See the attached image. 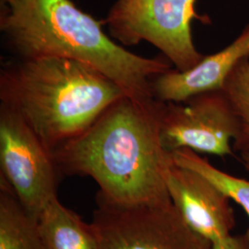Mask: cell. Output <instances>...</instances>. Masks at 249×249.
<instances>
[{
	"label": "cell",
	"mask_w": 249,
	"mask_h": 249,
	"mask_svg": "<svg viewBox=\"0 0 249 249\" xmlns=\"http://www.w3.org/2000/svg\"><path fill=\"white\" fill-rule=\"evenodd\" d=\"M164 102L124 95L87 131L52 152L60 174L92 178L100 192L121 204L171 200V153L160 142Z\"/></svg>",
	"instance_id": "cell-1"
},
{
	"label": "cell",
	"mask_w": 249,
	"mask_h": 249,
	"mask_svg": "<svg viewBox=\"0 0 249 249\" xmlns=\"http://www.w3.org/2000/svg\"><path fill=\"white\" fill-rule=\"evenodd\" d=\"M0 30L20 58L63 57L89 65L114 80L128 96L153 98L151 82L171 70L160 58L131 53L113 41L99 21L71 0H9Z\"/></svg>",
	"instance_id": "cell-2"
},
{
	"label": "cell",
	"mask_w": 249,
	"mask_h": 249,
	"mask_svg": "<svg viewBox=\"0 0 249 249\" xmlns=\"http://www.w3.org/2000/svg\"><path fill=\"white\" fill-rule=\"evenodd\" d=\"M124 95L114 80L69 58L18 57L0 74L1 106L18 115L51 153L87 131Z\"/></svg>",
	"instance_id": "cell-3"
},
{
	"label": "cell",
	"mask_w": 249,
	"mask_h": 249,
	"mask_svg": "<svg viewBox=\"0 0 249 249\" xmlns=\"http://www.w3.org/2000/svg\"><path fill=\"white\" fill-rule=\"evenodd\" d=\"M196 0H116L104 19L111 36L125 46L146 41L164 54L177 70L185 71L204 55L192 38L193 19L209 18L197 14Z\"/></svg>",
	"instance_id": "cell-4"
},
{
	"label": "cell",
	"mask_w": 249,
	"mask_h": 249,
	"mask_svg": "<svg viewBox=\"0 0 249 249\" xmlns=\"http://www.w3.org/2000/svg\"><path fill=\"white\" fill-rule=\"evenodd\" d=\"M98 249H212L193 231L171 200L121 204L102 194L90 223Z\"/></svg>",
	"instance_id": "cell-5"
},
{
	"label": "cell",
	"mask_w": 249,
	"mask_h": 249,
	"mask_svg": "<svg viewBox=\"0 0 249 249\" xmlns=\"http://www.w3.org/2000/svg\"><path fill=\"white\" fill-rule=\"evenodd\" d=\"M1 181L36 219L56 195L60 174L53 155L13 111L0 107Z\"/></svg>",
	"instance_id": "cell-6"
},
{
	"label": "cell",
	"mask_w": 249,
	"mask_h": 249,
	"mask_svg": "<svg viewBox=\"0 0 249 249\" xmlns=\"http://www.w3.org/2000/svg\"><path fill=\"white\" fill-rule=\"evenodd\" d=\"M239 125L223 89L195 95L182 103H164L160 142L168 152L189 149L217 156L232 154L231 142Z\"/></svg>",
	"instance_id": "cell-7"
},
{
	"label": "cell",
	"mask_w": 249,
	"mask_h": 249,
	"mask_svg": "<svg viewBox=\"0 0 249 249\" xmlns=\"http://www.w3.org/2000/svg\"><path fill=\"white\" fill-rule=\"evenodd\" d=\"M172 203L187 225L212 245L231 236L235 226L230 200L219 187L173 160L166 171Z\"/></svg>",
	"instance_id": "cell-8"
},
{
	"label": "cell",
	"mask_w": 249,
	"mask_h": 249,
	"mask_svg": "<svg viewBox=\"0 0 249 249\" xmlns=\"http://www.w3.org/2000/svg\"><path fill=\"white\" fill-rule=\"evenodd\" d=\"M249 57V24L231 44L217 53L204 55L193 68L164 72L151 82L153 96L164 103H182L211 90L223 89L238 63Z\"/></svg>",
	"instance_id": "cell-9"
},
{
	"label": "cell",
	"mask_w": 249,
	"mask_h": 249,
	"mask_svg": "<svg viewBox=\"0 0 249 249\" xmlns=\"http://www.w3.org/2000/svg\"><path fill=\"white\" fill-rule=\"evenodd\" d=\"M37 227L42 249H98L90 223L53 198L39 214Z\"/></svg>",
	"instance_id": "cell-10"
},
{
	"label": "cell",
	"mask_w": 249,
	"mask_h": 249,
	"mask_svg": "<svg viewBox=\"0 0 249 249\" xmlns=\"http://www.w3.org/2000/svg\"><path fill=\"white\" fill-rule=\"evenodd\" d=\"M0 249H42L37 221L0 183Z\"/></svg>",
	"instance_id": "cell-11"
},
{
	"label": "cell",
	"mask_w": 249,
	"mask_h": 249,
	"mask_svg": "<svg viewBox=\"0 0 249 249\" xmlns=\"http://www.w3.org/2000/svg\"><path fill=\"white\" fill-rule=\"evenodd\" d=\"M171 157L178 166L192 170L207 178L244 209L249 218V180L231 176L216 168L196 151L180 149L172 151Z\"/></svg>",
	"instance_id": "cell-12"
},
{
	"label": "cell",
	"mask_w": 249,
	"mask_h": 249,
	"mask_svg": "<svg viewBox=\"0 0 249 249\" xmlns=\"http://www.w3.org/2000/svg\"><path fill=\"white\" fill-rule=\"evenodd\" d=\"M223 89L237 117L239 130L233 146L240 151L249 148V57L235 66Z\"/></svg>",
	"instance_id": "cell-13"
},
{
	"label": "cell",
	"mask_w": 249,
	"mask_h": 249,
	"mask_svg": "<svg viewBox=\"0 0 249 249\" xmlns=\"http://www.w3.org/2000/svg\"><path fill=\"white\" fill-rule=\"evenodd\" d=\"M212 249H249V231L242 235H232L213 244Z\"/></svg>",
	"instance_id": "cell-14"
},
{
	"label": "cell",
	"mask_w": 249,
	"mask_h": 249,
	"mask_svg": "<svg viewBox=\"0 0 249 249\" xmlns=\"http://www.w3.org/2000/svg\"><path fill=\"white\" fill-rule=\"evenodd\" d=\"M240 152V158L244 166L246 169L249 172V148H247L245 150H242Z\"/></svg>",
	"instance_id": "cell-15"
},
{
	"label": "cell",
	"mask_w": 249,
	"mask_h": 249,
	"mask_svg": "<svg viewBox=\"0 0 249 249\" xmlns=\"http://www.w3.org/2000/svg\"><path fill=\"white\" fill-rule=\"evenodd\" d=\"M4 3H6V2H8V1H9V0H2Z\"/></svg>",
	"instance_id": "cell-16"
}]
</instances>
